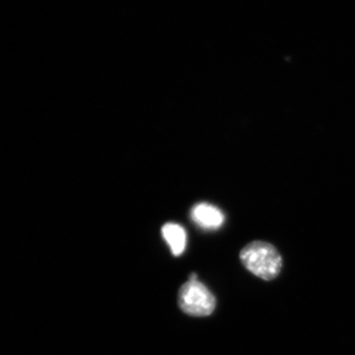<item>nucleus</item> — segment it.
I'll return each instance as SVG.
<instances>
[{"mask_svg":"<svg viewBox=\"0 0 355 355\" xmlns=\"http://www.w3.org/2000/svg\"><path fill=\"white\" fill-rule=\"evenodd\" d=\"M240 260L249 272L266 282L277 279L284 266L279 250L263 241H254L243 248Z\"/></svg>","mask_w":355,"mask_h":355,"instance_id":"f257e3e1","label":"nucleus"},{"mask_svg":"<svg viewBox=\"0 0 355 355\" xmlns=\"http://www.w3.org/2000/svg\"><path fill=\"white\" fill-rule=\"evenodd\" d=\"M191 217L200 227L205 229H218L225 220L223 212L218 207L209 203H198L191 210Z\"/></svg>","mask_w":355,"mask_h":355,"instance_id":"7ed1b4c3","label":"nucleus"},{"mask_svg":"<svg viewBox=\"0 0 355 355\" xmlns=\"http://www.w3.org/2000/svg\"><path fill=\"white\" fill-rule=\"evenodd\" d=\"M179 306L191 316H209L216 309L214 294L198 280H189L179 291Z\"/></svg>","mask_w":355,"mask_h":355,"instance_id":"f03ea898","label":"nucleus"},{"mask_svg":"<svg viewBox=\"0 0 355 355\" xmlns=\"http://www.w3.org/2000/svg\"><path fill=\"white\" fill-rule=\"evenodd\" d=\"M162 235L174 256L183 253L187 245V234L181 225L177 223L165 224L162 227Z\"/></svg>","mask_w":355,"mask_h":355,"instance_id":"20e7f679","label":"nucleus"}]
</instances>
